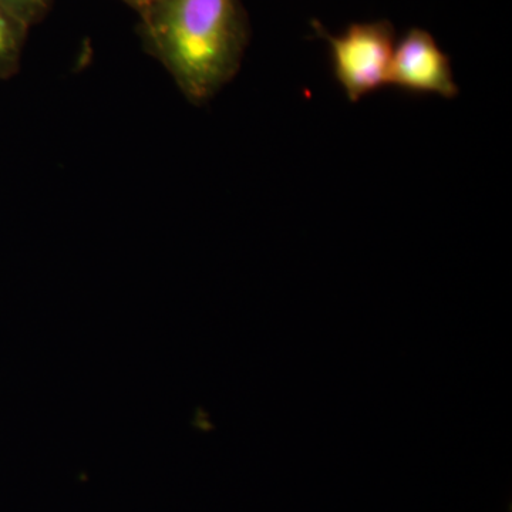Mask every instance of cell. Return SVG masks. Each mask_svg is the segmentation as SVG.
I'll return each mask as SVG.
<instances>
[{
  "label": "cell",
  "instance_id": "obj_5",
  "mask_svg": "<svg viewBox=\"0 0 512 512\" xmlns=\"http://www.w3.org/2000/svg\"><path fill=\"white\" fill-rule=\"evenodd\" d=\"M0 5L26 26H30L49 12L52 0H0Z\"/></svg>",
  "mask_w": 512,
  "mask_h": 512
},
{
  "label": "cell",
  "instance_id": "obj_3",
  "mask_svg": "<svg viewBox=\"0 0 512 512\" xmlns=\"http://www.w3.org/2000/svg\"><path fill=\"white\" fill-rule=\"evenodd\" d=\"M389 86L413 96L453 100L460 94L450 57L433 35L421 28L407 30L396 42Z\"/></svg>",
  "mask_w": 512,
  "mask_h": 512
},
{
  "label": "cell",
  "instance_id": "obj_1",
  "mask_svg": "<svg viewBox=\"0 0 512 512\" xmlns=\"http://www.w3.org/2000/svg\"><path fill=\"white\" fill-rule=\"evenodd\" d=\"M138 16L148 52L191 103L214 99L241 69L249 43L241 0H147Z\"/></svg>",
  "mask_w": 512,
  "mask_h": 512
},
{
  "label": "cell",
  "instance_id": "obj_6",
  "mask_svg": "<svg viewBox=\"0 0 512 512\" xmlns=\"http://www.w3.org/2000/svg\"><path fill=\"white\" fill-rule=\"evenodd\" d=\"M121 2L126 3V5L130 6L131 9L140 13L144 6H146L147 0H121Z\"/></svg>",
  "mask_w": 512,
  "mask_h": 512
},
{
  "label": "cell",
  "instance_id": "obj_4",
  "mask_svg": "<svg viewBox=\"0 0 512 512\" xmlns=\"http://www.w3.org/2000/svg\"><path fill=\"white\" fill-rule=\"evenodd\" d=\"M28 28L0 5V79H9L18 72Z\"/></svg>",
  "mask_w": 512,
  "mask_h": 512
},
{
  "label": "cell",
  "instance_id": "obj_2",
  "mask_svg": "<svg viewBox=\"0 0 512 512\" xmlns=\"http://www.w3.org/2000/svg\"><path fill=\"white\" fill-rule=\"evenodd\" d=\"M312 25L328 43L333 79L350 103L389 87L396 47V32L389 20L353 23L339 35H332L316 20Z\"/></svg>",
  "mask_w": 512,
  "mask_h": 512
}]
</instances>
